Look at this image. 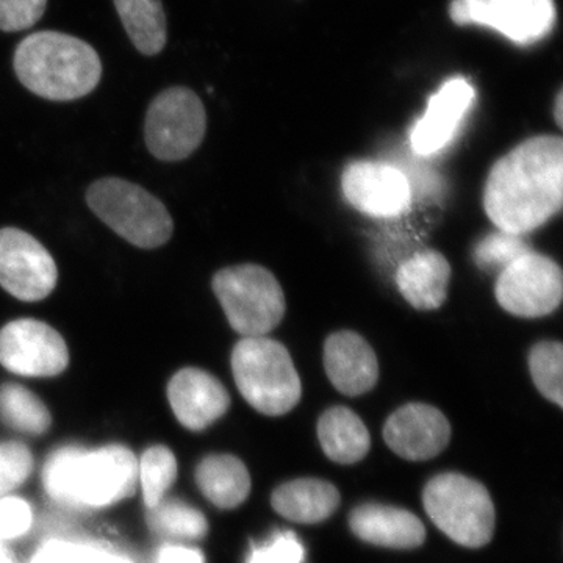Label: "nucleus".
I'll return each mask as SVG.
<instances>
[{
	"mask_svg": "<svg viewBox=\"0 0 563 563\" xmlns=\"http://www.w3.org/2000/svg\"><path fill=\"white\" fill-rule=\"evenodd\" d=\"M139 477L144 504H146L147 509H154L165 499L166 493L176 483V455L163 444L151 446L141 455Z\"/></svg>",
	"mask_w": 563,
	"mask_h": 563,
	"instance_id": "a878e982",
	"label": "nucleus"
},
{
	"mask_svg": "<svg viewBox=\"0 0 563 563\" xmlns=\"http://www.w3.org/2000/svg\"><path fill=\"white\" fill-rule=\"evenodd\" d=\"M58 269L49 251L21 229H0V287L25 302L43 301L54 291Z\"/></svg>",
	"mask_w": 563,
	"mask_h": 563,
	"instance_id": "f8f14e48",
	"label": "nucleus"
},
{
	"mask_svg": "<svg viewBox=\"0 0 563 563\" xmlns=\"http://www.w3.org/2000/svg\"><path fill=\"white\" fill-rule=\"evenodd\" d=\"M213 292L233 331L244 339L265 336L284 320L287 302L279 280L254 263L214 274Z\"/></svg>",
	"mask_w": 563,
	"mask_h": 563,
	"instance_id": "423d86ee",
	"label": "nucleus"
},
{
	"mask_svg": "<svg viewBox=\"0 0 563 563\" xmlns=\"http://www.w3.org/2000/svg\"><path fill=\"white\" fill-rule=\"evenodd\" d=\"M473 85L463 77L448 80L429 99L424 114L415 122L410 143L418 155H432L443 150L454 139L474 102Z\"/></svg>",
	"mask_w": 563,
	"mask_h": 563,
	"instance_id": "dca6fc26",
	"label": "nucleus"
},
{
	"mask_svg": "<svg viewBox=\"0 0 563 563\" xmlns=\"http://www.w3.org/2000/svg\"><path fill=\"white\" fill-rule=\"evenodd\" d=\"M207 114L199 96L190 88L173 87L152 101L146 114V146L155 158L179 162L201 146Z\"/></svg>",
	"mask_w": 563,
	"mask_h": 563,
	"instance_id": "6e6552de",
	"label": "nucleus"
},
{
	"mask_svg": "<svg viewBox=\"0 0 563 563\" xmlns=\"http://www.w3.org/2000/svg\"><path fill=\"white\" fill-rule=\"evenodd\" d=\"M318 439L324 454L343 465L362 461L372 446L365 422L347 407H332L321 415Z\"/></svg>",
	"mask_w": 563,
	"mask_h": 563,
	"instance_id": "4be33fe9",
	"label": "nucleus"
},
{
	"mask_svg": "<svg viewBox=\"0 0 563 563\" xmlns=\"http://www.w3.org/2000/svg\"><path fill=\"white\" fill-rule=\"evenodd\" d=\"M32 472L33 455L24 443H0V496L21 487Z\"/></svg>",
	"mask_w": 563,
	"mask_h": 563,
	"instance_id": "c85d7f7f",
	"label": "nucleus"
},
{
	"mask_svg": "<svg viewBox=\"0 0 563 563\" xmlns=\"http://www.w3.org/2000/svg\"><path fill=\"white\" fill-rule=\"evenodd\" d=\"M451 20L501 33L520 46L550 35L555 24L554 0H454Z\"/></svg>",
	"mask_w": 563,
	"mask_h": 563,
	"instance_id": "9d476101",
	"label": "nucleus"
},
{
	"mask_svg": "<svg viewBox=\"0 0 563 563\" xmlns=\"http://www.w3.org/2000/svg\"><path fill=\"white\" fill-rule=\"evenodd\" d=\"M563 141L540 135L523 141L492 166L484 209L503 232L525 235L561 213Z\"/></svg>",
	"mask_w": 563,
	"mask_h": 563,
	"instance_id": "f257e3e1",
	"label": "nucleus"
},
{
	"mask_svg": "<svg viewBox=\"0 0 563 563\" xmlns=\"http://www.w3.org/2000/svg\"><path fill=\"white\" fill-rule=\"evenodd\" d=\"M0 365L24 377H55L69 365L60 333L46 322L22 318L0 329Z\"/></svg>",
	"mask_w": 563,
	"mask_h": 563,
	"instance_id": "9b49d317",
	"label": "nucleus"
},
{
	"mask_svg": "<svg viewBox=\"0 0 563 563\" xmlns=\"http://www.w3.org/2000/svg\"><path fill=\"white\" fill-rule=\"evenodd\" d=\"M11 562L9 553H7L5 548L2 547V542H0V563Z\"/></svg>",
	"mask_w": 563,
	"mask_h": 563,
	"instance_id": "c9c22d12",
	"label": "nucleus"
},
{
	"mask_svg": "<svg viewBox=\"0 0 563 563\" xmlns=\"http://www.w3.org/2000/svg\"><path fill=\"white\" fill-rule=\"evenodd\" d=\"M562 106H563V96H562V91H561L558 95V99H555V109H554V117H555V121H558L559 128H563V120H562L563 109H562Z\"/></svg>",
	"mask_w": 563,
	"mask_h": 563,
	"instance_id": "f704fd0d",
	"label": "nucleus"
},
{
	"mask_svg": "<svg viewBox=\"0 0 563 563\" xmlns=\"http://www.w3.org/2000/svg\"><path fill=\"white\" fill-rule=\"evenodd\" d=\"M47 0H0V31L21 32L43 18Z\"/></svg>",
	"mask_w": 563,
	"mask_h": 563,
	"instance_id": "473e14b6",
	"label": "nucleus"
},
{
	"mask_svg": "<svg viewBox=\"0 0 563 563\" xmlns=\"http://www.w3.org/2000/svg\"><path fill=\"white\" fill-rule=\"evenodd\" d=\"M139 483V461L124 444L96 450L58 448L47 457L43 485L54 501L74 509H106L129 498Z\"/></svg>",
	"mask_w": 563,
	"mask_h": 563,
	"instance_id": "f03ea898",
	"label": "nucleus"
},
{
	"mask_svg": "<svg viewBox=\"0 0 563 563\" xmlns=\"http://www.w3.org/2000/svg\"><path fill=\"white\" fill-rule=\"evenodd\" d=\"M122 25L140 54H161L168 31L162 0H113Z\"/></svg>",
	"mask_w": 563,
	"mask_h": 563,
	"instance_id": "5701e85b",
	"label": "nucleus"
},
{
	"mask_svg": "<svg viewBox=\"0 0 563 563\" xmlns=\"http://www.w3.org/2000/svg\"><path fill=\"white\" fill-rule=\"evenodd\" d=\"M150 510L147 520L151 529L163 539L191 542L203 539L209 532V523L201 510L179 499H163L158 506Z\"/></svg>",
	"mask_w": 563,
	"mask_h": 563,
	"instance_id": "393cba45",
	"label": "nucleus"
},
{
	"mask_svg": "<svg viewBox=\"0 0 563 563\" xmlns=\"http://www.w3.org/2000/svg\"><path fill=\"white\" fill-rule=\"evenodd\" d=\"M426 512L453 542L481 548L495 531V506L483 484L457 473L433 477L422 492Z\"/></svg>",
	"mask_w": 563,
	"mask_h": 563,
	"instance_id": "0eeeda50",
	"label": "nucleus"
},
{
	"mask_svg": "<svg viewBox=\"0 0 563 563\" xmlns=\"http://www.w3.org/2000/svg\"><path fill=\"white\" fill-rule=\"evenodd\" d=\"M195 477L202 495L220 509H235L250 496V472L235 455H207L196 466Z\"/></svg>",
	"mask_w": 563,
	"mask_h": 563,
	"instance_id": "412c9836",
	"label": "nucleus"
},
{
	"mask_svg": "<svg viewBox=\"0 0 563 563\" xmlns=\"http://www.w3.org/2000/svg\"><path fill=\"white\" fill-rule=\"evenodd\" d=\"M0 421L14 431L43 435L49 431L52 417L46 404L20 384L0 385Z\"/></svg>",
	"mask_w": 563,
	"mask_h": 563,
	"instance_id": "b1692460",
	"label": "nucleus"
},
{
	"mask_svg": "<svg viewBox=\"0 0 563 563\" xmlns=\"http://www.w3.org/2000/svg\"><path fill=\"white\" fill-rule=\"evenodd\" d=\"M351 531L363 542L393 550H412L426 539L424 525L409 510L383 504H362L350 515Z\"/></svg>",
	"mask_w": 563,
	"mask_h": 563,
	"instance_id": "a211bd4d",
	"label": "nucleus"
},
{
	"mask_svg": "<svg viewBox=\"0 0 563 563\" xmlns=\"http://www.w3.org/2000/svg\"><path fill=\"white\" fill-rule=\"evenodd\" d=\"M236 387L258 413L280 417L301 401V377L284 344L265 336L240 340L232 351Z\"/></svg>",
	"mask_w": 563,
	"mask_h": 563,
	"instance_id": "20e7f679",
	"label": "nucleus"
},
{
	"mask_svg": "<svg viewBox=\"0 0 563 563\" xmlns=\"http://www.w3.org/2000/svg\"><path fill=\"white\" fill-rule=\"evenodd\" d=\"M306 550L291 531L274 533L262 547H252L246 563H302Z\"/></svg>",
	"mask_w": 563,
	"mask_h": 563,
	"instance_id": "7c9ffc66",
	"label": "nucleus"
},
{
	"mask_svg": "<svg viewBox=\"0 0 563 563\" xmlns=\"http://www.w3.org/2000/svg\"><path fill=\"white\" fill-rule=\"evenodd\" d=\"M324 369L333 387L346 396L368 393L379 380L376 352L357 332L340 331L328 336Z\"/></svg>",
	"mask_w": 563,
	"mask_h": 563,
	"instance_id": "f3484780",
	"label": "nucleus"
},
{
	"mask_svg": "<svg viewBox=\"0 0 563 563\" xmlns=\"http://www.w3.org/2000/svg\"><path fill=\"white\" fill-rule=\"evenodd\" d=\"M169 406L174 417L188 431L201 432L228 413L231 395L224 385L199 368H184L168 384Z\"/></svg>",
	"mask_w": 563,
	"mask_h": 563,
	"instance_id": "2eb2a0df",
	"label": "nucleus"
},
{
	"mask_svg": "<svg viewBox=\"0 0 563 563\" xmlns=\"http://www.w3.org/2000/svg\"><path fill=\"white\" fill-rule=\"evenodd\" d=\"M87 202L99 220L133 246L155 250L172 239V214L140 185L107 177L88 188Z\"/></svg>",
	"mask_w": 563,
	"mask_h": 563,
	"instance_id": "39448f33",
	"label": "nucleus"
},
{
	"mask_svg": "<svg viewBox=\"0 0 563 563\" xmlns=\"http://www.w3.org/2000/svg\"><path fill=\"white\" fill-rule=\"evenodd\" d=\"M14 70L21 84L47 101L69 102L98 87L102 63L90 44L60 32H36L14 52Z\"/></svg>",
	"mask_w": 563,
	"mask_h": 563,
	"instance_id": "7ed1b4c3",
	"label": "nucleus"
},
{
	"mask_svg": "<svg viewBox=\"0 0 563 563\" xmlns=\"http://www.w3.org/2000/svg\"><path fill=\"white\" fill-rule=\"evenodd\" d=\"M384 440L393 453L406 461H429L450 443L451 424L435 407L410 402L385 422Z\"/></svg>",
	"mask_w": 563,
	"mask_h": 563,
	"instance_id": "4468645a",
	"label": "nucleus"
},
{
	"mask_svg": "<svg viewBox=\"0 0 563 563\" xmlns=\"http://www.w3.org/2000/svg\"><path fill=\"white\" fill-rule=\"evenodd\" d=\"M450 282V262L432 250L417 252L396 273L399 292L417 310L440 309L446 301Z\"/></svg>",
	"mask_w": 563,
	"mask_h": 563,
	"instance_id": "6ab92c4d",
	"label": "nucleus"
},
{
	"mask_svg": "<svg viewBox=\"0 0 563 563\" xmlns=\"http://www.w3.org/2000/svg\"><path fill=\"white\" fill-rule=\"evenodd\" d=\"M495 295L499 306L514 317H547L562 302L561 266L547 255L526 252L499 273Z\"/></svg>",
	"mask_w": 563,
	"mask_h": 563,
	"instance_id": "1a4fd4ad",
	"label": "nucleus"
},
{
	"mask_svg": "<svg viewBox=\"0 0 563 563\" xmlns=\"http://www.w3.org/2000/svg\"><path fill=\"white\" fill-rule=\"evenodd\" d=\"M31 504L20 496H0V542L16 540L32 528Z\"/></svg>",
	"mask_w": 563,
	"mask_h": 563,
	"instance_id": "2f4dec72",
	"label": "nucleus"
},
{
	"mask_svg": "<svg viewBox=\"0 0 563 563\" xmlns=\"http://www.w3.org/2000/svg\"><path fill=\"white\" fill-rule=\"evenodd\" d=\"M32 563H131L121 555L111 554L87 544L54 542L41 548Z\"/></svg>",
	"mask_w": 563,
	"mask_h": 563,
	"instance_id": "c756f323",
	"label": "nucleus"
},
{
	"mask_svg": "<svg viewBox=\"0 0 563 563\" xmlns=\"http://www.w3.org/2000/svg\"><path fill=\"white\" fill-rule=\"evenodd\" d=\"M529 372L537 390L548 401L563 407V346L561 342H540L529 352Z\"/></svg>",
	"mask_w": 563,
	"mask_h": 563,
	"instance_id": "bb28decb",
	"label": "nucleus"
},
{
	"mask_svg": "<svg viewBox=\"0 0 563 563\" xmlns=\"http://www.w3.org/2000/svg\"><path fill=\"white\" fill-rule=\"evenodd\" d=\"M274 510L295 523L314 525L328 520L340 506V493L328 481L296 479L273 493Z\"/></svg>",
	"mask_w": 563,
	"mask_h": 563,
	"instance_id": "aec40b11",
	"label": "nucleus"
},
{
	"mask_svg": "<svg viewBox=\"0 0 563 563\" xmlns=\"http://www.w3.org/2000/svg\"><path fill=\"white\" fill-rule=\"evenodd\" d=\"M155 563H206V559L201 551L195 548L180 543H166L155 555Z\"/></svg>",
	"mask_w": 563,
	"mask_h": 563,
	"instance_id": "72a5a7b5",
	"label": "nucleus"
},
{
	"mask_svg": "<svg viewBox=\"0 0 563 563\" xmlns=\"http://www.w3.org/2000/svg\"><path fill=\"white\" fill-rule=\"evenodd\" d=\"M523 235L498 231L485 236L474 247L473 257L477 268L485 273H501L510 263L529 252Z\"/></svg>",
	"mask_w": 563,
	"mask_h": 563,
	"instance_id": "cd10ccee",
	"label": "nucleus"
},
{
	"mask_svg": "<svg viewBox=\"0 0 563 563\" xmlns=\"http://www.w3.org/2000/svg\"><path fill=\"white\" fill-rule=\"evenodd\" d=\"M346 201L373 218L398 217L412 201V187L406 174L384 162L350 163L342 174Z\"/></svg>",
	"mask_w": 563,
	"mask_h": 563,
	"instance_id": "ddd939ff",
	"label": "nucleus"
}]
</instances>
